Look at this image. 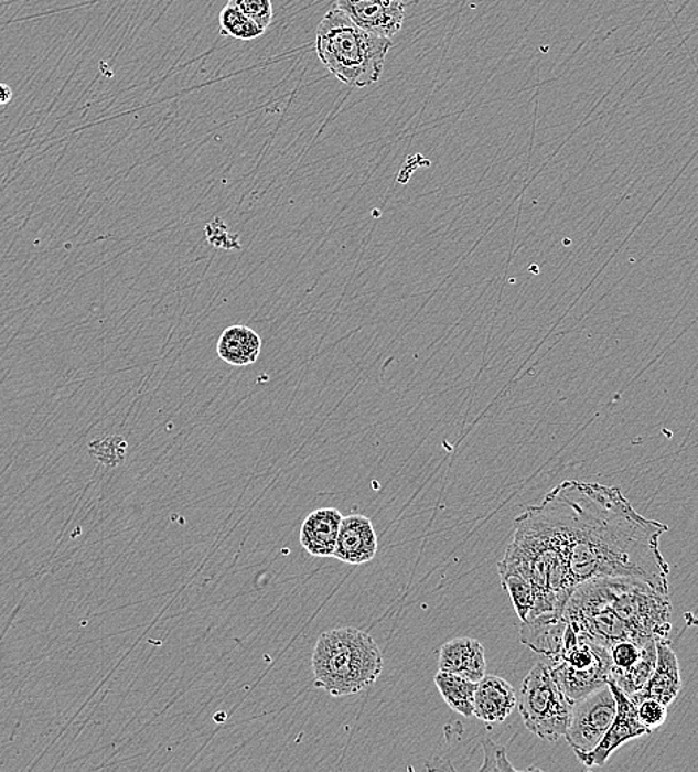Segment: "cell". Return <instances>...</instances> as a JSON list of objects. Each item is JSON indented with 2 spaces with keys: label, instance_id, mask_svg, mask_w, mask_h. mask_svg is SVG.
Returning <instances> with one entry per match:
<instances>
[{
  "label": "cell",
  "instance_id": "cell-16",
  "mask_svg": "<svg viewBox=\"0 0 698 772\" xmlns=\"http://www.w3.org/2000/svg\"><path fill=\"white\" fill-rule=\"evenodd\" d=\"M341 512L336 508H320L305 518L301 527V546L312 557L329 559L335 555L337 535H340Z\"/></svg>",
  "mask_w": 698,
  "mask_h": 772
},
{
  "label": "cell",
  "instance_id": "cell-27",
  "mask_svg": "<svg viewBox=\"0 0 698 772\" xmlns=\"http://www.w3.org/2000/svg\"><path fill=\"white\" fill-rule=\"evenodd\" d=\"M12 89L7 84H0V106H6L12 100Z\"/></svg>",
  "mask_w": 698,
  "mask_h": 772
},
{
  "label": "cell",
  "instance_id": "cell-1",
  "mask_svg": "<svg viewBox=\"0 0 698 772\" xmlns=\"http://www.w3.org/2000/svg\"><path fill=\"white\" fill-rule=\"evenodd\" d=\"M567 557L572 586L636 578L669 594L670 566L659 551L665 523L637 513L619 487L567 480L539 502Z\"/></svg>",
  "mask_w": 698,
  "mask_h": 772
},
{
  "label": "cell",
  "instance_id": "cell-28",
  "mask_svg": "<svg viewBox=\"0 0 698 772\" xmlns=\"http://www.w3.org/2000/svg\"><path fill=\"white\" fill-rule=\"evenodd\" d=\"M379 2L391 3V6H406L405 0H379Z\"/></svg>",
  "mask_w": 698,
  "mask_h": 772
},
{
  "label": "cell",
  "instance_id": "cell-21",
  "mask_svg": "<svg viewBox=\"0 0 698 772\" xmlns=\"http://www.w3.org/2000/svg\"><path fill=\"white\" fill-rule=\"evenodd\" d=\"M218 25H221L222 36L239 39V41H253L262 36L267 30L260 28L246 14L233 6H226L218 15Z\"/></svg>",
  "mask_w": 698,
  "mask_h": 772
},
{
  "label": "cell",
  "instance_id": "cell-11",
  "mask_svg": "<svg viewBox=\"0 0 698 772\" xmlns=\"http://www.w3.org/2000/svg\"><path fill=\"white\" fill-rule=\"evenodd\" d=\"M378 553V535L374 522L363 514L342 518L335 548V559L348 565H363L374 560Z\"/></svg>",
  "mask_w": 698,
  "mask_h": 772
},
{
  "label": "cell",
  "instance_id": "cell-5",
  "mask_svg": "<svg viewBox=\"0 0 698 772\" xmlns=\"http://www.w3.org/2000/svg\"><path fill=\"white\" fill-rule=\"evenodd\" d=\"M384 668V656L369 633L354 628L329 630L312 654L314 685L335 698L371 688Z\"/></svg>",
  "mask_w": 698,
  "mask_h": 772
},
{
  "label": "cell",
  "instance_id": "cell-23",
  "mask_svg": "<svg viewBox=\"0 0 698 772\" xmlns=\"http://www.w3.org/2000/svg\"><path fill=\"white\" fill-rule=\"evenodd\" d=\"M632 703L636 707L637 718L648 729V732H653L654 729L666 722L667 706L663 703L654 700V698H640V700H632Z\"/></svg>",
  "mask_w": 698,
  "mask_h": 772
},
{
  "label": "cell",
  "instance_id": "cell-19",
  "mask_svg": "<svg viewBox=\"0 0 698 772\" xmlns=\"http://www.w3.org/2000/svg\"><path fill=\"white\" fill-rule=\"evenodd\" d=\"M434 684L444 703L453 711L471 718L474 716V695L477 682L466 679L464 676L453 673L440 672L434 677Z\"/></svg>",
  "mask_w": 698,
  "mask_h": 772
},
{
  "label": "cell",
  "instance_id": "cell-3",
  "mask_svg": "<svg viewBox=\"0 0 698 772\" xmlns=\"http://www.w3.org/2000/svg\"><path fill=\"white\" fill-rule=\"evenodd\" d=\"M500 565L517 570L534 587L535 607L526 620L551 613L563 615L576 587L569 578L558 532L538 504L514 521L513 540Z\"/></svg>",
  "mask_w": 698,
  "mask_h": 772
},
{
  "label": "cell",
  "instance_id": "cell-15",
  "mask_svg": "<svg viewBox=\"0 0 698 772\" xmlns=\"http://www.w3.org/2000/svg\"><path fill=\"white\" fill-rule=\"evenodd\" d=\"M516 706V690L503 677L486 675L477 682L474 695L475 718L486 723L504 722Z\"/></svg>",
  "mask_w": 698,
  "mask_h": 772
},
{
  "label": "cell",
  "instance_id": "cell-2",
  "mask_svg": "<svg viewBox=\"0 0 698 772\" xmlns=\"http://www.w3.org/2000/svg\"><path fill=\"white\" fill-rule=\"evenodd\" d=\"M563 616L578 639L605 647L620 641H669L672 602L642 579H594L572 591Z\"/></svg>",
  "mask_w": 698,
  "mask_h": 772
},
{
  "label": "cell",
  "instance_id": "cell-12",
  "mask_svg": "<svg viewBox=\"0 0 698 772\" xmlns=\"http://www.w3.org/2000/svg\"><path fill=\"white\" fill-rule=\"evenodd\" d=\"M336 8L376 36L391 39L401 30L406 6H391L379 0H336Z\"/></svg>",
  "mask_w": 698,
  "mask_h": 772
},
{
  "label": "cell",
  "instance_id": "cell-13",
  "mask_svg": "<svg viewBox=\"0 0 698 772\" xmlns=\"http://www.w3.org/2000/svg\"><path fill=\"white\" fill-rule=\"evenodd\" d=\"M683 689L678 656L672 650L669 641H657V664L651 673L648 682L640 693L632 695L631 700L654 698L665 706H670Z\"/></svg>",
  "mask_w": 698,
  "mask_h": 772
},
{
  "label": "cell",
  "instance_id": "cell-6",
  "mask_svg": "<svg viewBox=\"0 0 698 772\" xmlns=\"http://www.w3.org/2000/svg\"><path fill=\"white\" fill-rule=\"evenodd\" d=\"M573 701L551 675L548 664L538 663L525 677L519 710L525 727L539 739L558 741L571 723Z\"/></svg>",
  "mask_w": 698,
  "mask_h": 772
},
{
  "label": "cell",
  "instance_id": "cell-20",
  "mask_svg": "<svg viewBox=\"0 0 698 772\" xmlns=\"http://www.w3.org/2000/svg\"><path fill=\"white\" fill-rule=\"evenodd\" d=\"M501 585L512 599L514 611L525 621L535 607V591L528 578L507 566L498 564Z\"/></svg>",
  "mask_w": 698,
  "mask_h": 772
},
{
  "label": "cell",
  "instance_id": "cell-7",
  "mask_svg": "<svg viewBox=\"0 0 698 772\" xmlns=\"http://www.w3.org/2000/svg\"><path fill=\"white\" fill-rule=\"evenodd\" d=\"M548 666L555 680L573 703L608 685L611 677L608 647L578 639L569 625L562 651Z\"/></svg>",
  "mask_w": 698,
  "mask_h": 772
},
{
  "label": "cell",
  "instance_id": "cell-4",
  "mask_svg": "<svg viewBox=\"0 0 698 772\" xmlns=\"http://www.w3.org/2000/svg\"><path fill=\"white\" fill-rule=\"evenodd\" d=\"M393 45L391 39L359 28L340 8L330 10L316 29L315 51L321 64L354 88L378 83Z\"/></svg>",
  "mask_w": 698,
  "mask_h": 772
},
{
  "label": "cell",
  "instance_id": "cell-10",
  "mask_svg": "<svg viewBox=\"0 0 698 772\" xmlns=\"http://www.w3.org/2000/svg\"><path fill=\"white\" fill-rule=\"evenodd\" d=\"M608 685H610L616 700L614 722L611 723L605 737H603L601 743H599L597 748L590 750V752L576 753L578 761L586 768H589V770L590 768L605 765L611 754L616 752L621 746L627 743V741L640 739V737L645 736V733H649L648 729H646L644 725L641 723L640 718H637L636 707L633 705L631 698H629L614 682L608 680Z\"/></svg>",
  "mask_w": 698,
  "mask_h": 772
},
{
  "label": "cell",
  "instance_id": "cell-24",
  "mask_svg": "<svg viewBox=\"0 0 698 772\" xmlns=\"http://www.w3.org/2000/svg\"><path fill=\"white\" fill-rule=\"evenodd\" d=\"M228 3L265 30L272 23L273 7L271 0H229Z\"/></svg>",
  "mask_w": 698,
  "mask_h": 772
},
{
  "label": "cell",
  "instance_id": "cell-14",
  "mask_svg": "<svg viewBox=\"0 0 698 772\" xmlns=\"http://www.w3.org/2000/svg\"><path fill=\"white\" fill-rule=\"evenodd\" d=\"M439 671L481 682L486 676L485 647L475 639H453L440 647Z\"/></svg>",
  "mask_w": 698,
  "mask_h": 772
},
{
  "label": "cell",
  "instance_id": "cell-26",
  "mask_svg": "<svg viewBox=\"0 0 698 772\" xmlns=\"http://www.w3.org/2000/svg\"><path fill=\"white\" fill-rule=\"evenodd\" d=\"M205 235H207L208 243L214 247L228 248V250L241 247L239 243H233V239H237V237L229 238L228 227L221 218H216V221L205 226Z\"/></svg>",
  "mask_w": 698,
  "mask_h": 772
},
{
  "label": "cell",
  "instance_id": "cell-22",
  "mask_svg": "<svg viewBox=\"0 0 698 772\" xmlns=\"http://www.w3.org/2000/svg\"><path fill=\"white\" fill-rule=\"evenodd\" d=\"M128 444L124 437L109 436L94 440L89 444V452L101 462L103 465L117 467L126 459Z\"/></svg>",
  "mask_w": 698,
  "mask_h": 772
},
{
  "label": "cell",
  "instance_id": "cell-18",
  "mask_svg": "<svg viewBox=\"0 0 698 772\" xmlns=\"http://www.w3.org/2000/svg\"><path fill=\"white\" fill-rule=\"evenodd\" d=\"M262 351V339L246 325H230L217 342V355L222 362L235 367L255 364Z\"/></svg>",
  "mask_w": 698,
  "mask_h": 772
},
{
  "label": "cell",
  "instance_id": "cell-25",
  "mask_svg": "<svg viewBox=\"0 0 698 772\" xmlns=\"http://www.w3.org/2000/svg\"><path fill=\"white\" fill-rule=\"evenodd\" d=\"M483 750H485V762L481 766V771H514L516 768L508 762L507 749L504 746L496 744L495 741L485 739L482 741Z\"/></svg>",
  "mask_w": 698,
  "mask_h": 772
},
{
  "label": "cell",
  "instance_id": "cell-17",
  "mask_svg": "<svg viewBox=\"0 0 698 772\" xmlns=\"http://www.w3.org/2000/svg\"><path fill=\"white\" fill-rule=\"evenodd\" d=\"M567 620L563 615H539L524 621L520 625V641L535 654L546 656L554 662L565 645Z\"/></svg>",
  "mask_w": 698,
  "mask_h": 772
},
{
  "label": "cell",
  "instance_id": "cell-8",
  "mask_svg": "<svg viewBox=\"0 0 698 772\" xmlns=\"http://www.w3.org/2000/svg\"><path fill=\"white\" fill-rule=\"evenodd\" d=\"M616 715V700L610 685L573 703L571 723L565 733L573 753L590 752L597 748Z\"/></svg>",
  "mask_w": 698,
  "mask_h": 772
},
{
  "label": "cell",
  "instance_id": "cell-9",
  "mask_svg": "<svg viewBox=\"0 0 698 772\" xmlns=\"http://www.w3.org/2000/svg\"><path fill=\"white\" fill-rule=\"evenodd\" d=\"M611 677L627 697L644 688L657 664V641H620L608 647Z\"/></svg>",
  "mask_w": 698,
  "mask_h": 772
}]
</instances>
